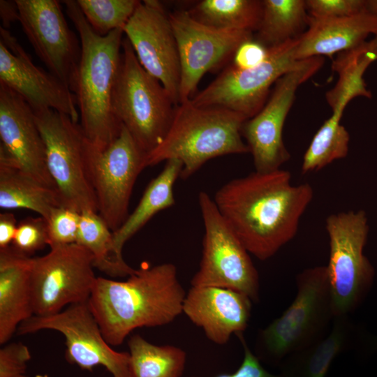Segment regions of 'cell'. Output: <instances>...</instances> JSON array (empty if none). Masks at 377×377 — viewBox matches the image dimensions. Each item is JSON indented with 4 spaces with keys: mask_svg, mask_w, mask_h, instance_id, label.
<instances>
[{
    "mask_svg": "<svg viewBox=\"0 0 377 377\" xmlns=\"http://www.w3.org/2000/svg\"><path fill=\"white\" fill-rule=\"evenodd\" d=\"M313 195L309 184H293L290 172L281 168L232 179L213 200L248 252L265 260L296 235Z\"/></svg>",
    "mask_w": 377,
    "mask_h": 377,
    "instance_id": "obj_1",
    "label": "cell"
},
{
    "mask_svg": "<svg viewBox=\"0 0 377 377\" xmlns=\"http://www.w3.org/2000/svg\"><path fill=\"white\" fill-rule=\"evenodd\" d=\"M186 295L174 264L142 265L126 281L97 277L88 304L105 339L119 346L137 328L172 322Z\"/></svg>",
    "mask_w": 377,
    "mask_h": 377,
    "instance_id": "obj_2",
    "label": "cell"
},
{
    "mask_svg": "<svg viewBox=\"0 0 377 377\" xmlns=\"http://www.w3.org/2000/svg\"><path fill=\"white\" fill-rule=\"evenodd\" d=\"M62 2L80 38L81 57L71 89L80 111V126L89 142L104 149L119 136L122 127L113 113L112 98L124 31L118 29L101 36L91 27L76 1Z\"/></svg>",
    "mask_w": 377,
    "mask_h": 377,
    "instance_id": "obj_3",
    "label": "cell"
},
{
    "mask_svg": "<svg viewBox=\"0 0 377 377\" xmlns=\"http://www.w3.org/2000/svg\"><path fill=\"white\" fill-rule=\"evenodd\" d=\"M246 120L223 108L199 107L191 99L182 101L162 142L147 154L145 166L177 159L183 164L180 178L186 179L212 158L249 153L241 133Z\"/></svg>",
    "mask_w": 377,
    "mask_h": 377,
    "instance_id": "obj_4",
    "label": "cell"
},
{
    "mask_svg": "<svg viewBox=\"0 0 377 377\" xmlns=\"http://www.w3.org/2000/svg\"><path fill=\"white\" fill-rule=\"evenodd\" d=\"M296 285L291 304L258 334L259 360L279 365L291 353L323 339L331 329L335 313L326 266L303 270Z\"/></svg>",
    "mask_w": 377,
    "mask_h": 377,
    "instance_id": "obj_5",
    "label": "cell"
},
{
    "mask_svg": "<svg viewBox=\"0 0 377 377\" xmlns=\"http://www.w3.org/2000/svg\"><path fill=\"white\" fill-rule=\"evenodd\" d=\"M177 105L162 84L141 66L128 40L123 38L112 111L147 154L165 138Z\"/></svg>",
    "mask_w": 377,
    "mask_h": 377,
    "instance_id": "obj_6",
    "label": "cell"
},
{
    "mask_svg": "<svg viewBox=\"0 0 377 377\" xmlns=\"http://www.w3.org/2000/svg\"><path fill=\"white\" fill-rule=\"evenodd\" d=\"M330 254L326 266L336 316H349L372 285L374 269L364 254L369 226L360 209L329 215L325 221Z\"/></svg>",
    "mask_w": 377,
    "mask_h": 377,
    "instance_id": "obj_7",
    "label": "cell"
},
{
    "mask_svg": "<svg viewBox=\"0 0 377 377\" xmlns=\"http://www.w3.org/2000/svg\"><path fill=\"white\" fill-rule=\"evenodd\" d=\"M198 204L205 231L202 258L191 286L230 289L258 301L259 276L249 253L207 192L199 193Z\"/></svg>",
    "mask_w": 377,
    "mask_h": 377,
    "instance_id": "obj_8",
    "label": "cell"
},
{
    "mask_svg": "<svg viewBox=\"0 0 377 377\" xmlns=\"http://www.w3.org/2000/svg\"><path fill=\"white\" fill-rule=\"evenodd\" d=\"M146 156L123 126L119 136L104 149L85 138L86 170L96 195L98 214L112 232L129 215L130 198L139 174L146 168Z\"/></svg>",
    "mask_w": 377,
    "mask_h": 377,
    "instance_id": "obj_9",
    "label": "cell"
},
{
    "mask_svg": "<svg viewBox=\"0 0 377 377\" xmlns=\"http://www.w3.org/2000/svg\"><path fill=\"white\" fill-rule=\"evenodd\" d=\"M34 112L45 146L47 170L63 206L80 213H98L96 195L86 170L85 136L80 125L54 110Z\"/></svg>",
    "mask_w": 377,
    "mask_h": 377,
    "instance_id": "obj_10",
    "label": "cell"
},
{
    "mask_svg": "<svg viewBox=\"0 0 377 377\" xmlns=\"http://www.w3.org/2000/svg\"><path fill=\"white\" fill-rule=\"evenodd\" d=\"M297 40L269 48L267 59L249 69L227 67L205 89L191 98L199 107H219L250 119L267 102L271 87L285 74L297 68L302 60L295 57Z\"/></svg>",
    "mask_w": 377,
    "mask_h": 377,
    "instance_id": "obj_11",
    "label": "cell"
},
{
    "mask_svg": "<svg viewBox=\"0 0 377 377\" xmlns=\"http://www.w3.org/2000/svg\"><path fill=\"white\" fill-rule=\"evenodd\" d=\"M94 267L92 254L77 243L52 247L46 255L33 258L34 315L50 316L67 305L88 302L97 279Z\"/></svg>",
    "mask_w": 377,
    "mask_h": 377,
    "instance_id": "obj_12",
    "label": "cell"
},
{
    "mask_svg": "<svg viewBox=\"0 0 377 377\" xmlns=\"http://www.w3.org/2000/svg\"><path fill=\"white\" fill-rule=\"evenodd\" d=\"M323 64L321 57L302 60L297 68L276 82L263 108L244 122L241 133L252 155L255 171L279 170L290 158L283 140L286 119L299 87L316 74Z\"/></svg>",
    "mask_w": 377,
    "mask_h": 377,
    "instance_id": "obj_13",
    "label": "cell"
},
{
    "mask_svg": "<svg viewBox=\"0 0 377 377\" xmlns=\"http://www.w3.org/2000/svg\"><path fill=\"white\" fill-rule=\"evenodd\" d=\"M42 330L59 332L65 338V357L71 364L92 371L103 366L113 377H131L130 354L112 349L105 339L88 302L68 306L55 314L34 315L22 323L17 334L24 335Z\"/></svg>",
    "mask_w": 377,
    "mask_h": 377,
    "instance_id": "obj_14",
    "label": "cell"
},
{
    "mask_svg": "<svg viewBox=\"0 0 377 377\" xmlns=\"http://www.w3.org/2000/svg\"><path fill=\"white\" fill-rule=\"evenodd\" d=\"M123 31L141 66L179 105V54L169 14L162 3L156 0L140 1Z\"/></svg>",
    "mask_w": 377,
    "mask_h": 377,
    "instance_id": "obj_15",
    "label": "cell"
},
{
    "mask_svg": "<svg viewBox=\"0 0 377 377\" xmlns=\"http://www.w3.org/2000/svg\"><path fill=\"white\" fill-rule=\"evenodd\" d=\"M177 40L181 66L180 102L191 99L202 76L232 58L236 50L253 33L224 31L193 19L186 10L169 13Z\"/></svg>",
    "mask_w": 377,
    "mask_h": 377,
    "instance_id": "obj_16",
    "label": "cell"
},
{
    "mask_svg": "<svg viewBox=\"0 0 377 377\" xmlns=\"http://www.w3.org/2000/svg\"><path fill=\"white\" fill-rule=\"evenodd\" d=\"M20 22L49 72L71 91L81 57V45L69 29L56 0H15Z\"/></svg>",
    "mask_w": 377,
    "mask_h": 377,
    "instance_id": "obj_17",
    "label": "cell"
},
{
    "mask_svg": "<svg viewBox=\"0 0 377 377\" xmlns=\"http://www.w3.org/2000/svg\"><path fill=\"white\" fill-rule=\"evenodd\" d=\"M0 83L22 97L34 111L54 110L77 123L75 95L59 78L36 66L8 29L0 27Z\"/></svg>",
    "mask_w": 377,
    "mask_h": 377,
    "instance_id": "obj_18",
    "label": "cell"
},
{
    "mask_svg": "<svg viewBox=\"0 0 377 377\" xmlns=\"http://www.w3.org/2000/svg\"><path fill=\"white\" fill-rule=\"evenodd\" d=\"M0 159L57 190L46 163L45 146L35 114L26 101L0 83Z\"/></svg>",
    "mask_w": 377,
    "mask_h": 377,
    "instance_id": "obj_19",
    "label": "cell"
},
{
    "mask_svg": "<svg viewBox=\"0 0 377 377\" xmlns=\"http://www.w3.org/2000/svg\"><path fill=\"white\" fill-rule=\"evenodd\" d=\"M251 300L237 291L212 286H192L186 295L182 313L204 331L209 340L226 343L232 334L246 330Z\"/></svg>",
    "mask_w": 377,
    "mask_h": 377,
    "instance_id": "obj_20",
    "label": "cell"
},
{
    "mask_svg": "<svg viewBox=\"0 0 377 377\" xmlns=\"http://www.w3.org/2000/svg\"><path fill=\"white\" fill-rule=\"evenodd\" d=\"M369 36L377 37V17L366 10L343 17H309L306 30L297 40L295 57H332L360 46Z\"/></svg>",
    "mask_w": 377,
    "mask_h": 377,
    "instance_id": "obj_21",
    "label": "cell"
},
{
    "mask_svg": "<svg viewBox=\"0 0 377 377\" xmlns=\"http://www.w3.org/2000/svg\"><path fill=\"white\" fill-rule=\"evenodd\" d=\"M33 258L12 246L0 249V343L34 315L31 272Z\"/></svg>",
    "mask_w": 377,
    "mask_h": 377,
    "instance_id": "obj_22",
    "label": "cell"
},
{
    "mask_svg": "<svg viewBox=\"0 0 377 377\" xmlns=\"http://www.w3.org/2000/svg\"><path fill=\"white\" fill-rule=\"evenodd\" d=\"M355 328L349 316H336L320 341L287 356L279 364L281 377H325L334 359L354 343Z\"/></svg>",
    "mask_w": 377,
    "mask_h": 377,
    "instance_id": "obj_23",
    "label": "cell"
},
{
    "mask_svg": "<svg viewBox=\"0 0 377 377\" xmlns=\"http://www.w3.org/2000/svg\"><path fill=\"white\" fill-rule=\"evenodd\" d=\"M182 163L170 159L161 172L148 184L138 205L124 223L112 232L113 251L116 257L124 260L122 249L126 242L138 232L158 212L175 203L173 187L180 177Z\"/></svg>",
    "mask_w": 377,
    "mask_h": 377,
    "instance_id": "obj_24",
    "label": "cell"
},
{
    "mask_svg": "<svg viewBox=\"0 0 377 377\" xmlns=\"http://www.w3.org/2000/svg\"><path fill=\"white\" fill-rule=\"evenodd\" d=\"M63 206L58 191L49 188L21 170L0 159V207L27 209L46 220L52 212Z\"/></svg>",
    "mask_w": 377,
    "mask_h": 377,
    "instance_id": "obj_25",
    "label": "cell"
},
{
    "mask_svg": "<svg viewBox=\"0 0 377 377\" xmlns=\"http://www.w3.org/2000/svg\"><path fill=\"white\" fill-rule=\"evenodd\" d=\"M376 60L377 37L339 53L334 59L332 69L339 74V80L326 94L327 101L332 112H343L348 103L356 97L371 98L363 75L369 66Z\"/></svg>",
    "mask_w": 377,
    "mask_h": 377,
    "instance_id": "obj_26",
    "label": "cell"
},
{
    "mask_svg": "<svg viewBox=\"0 0 377 377\" xmlns=\"http://www.w3.org/2000/svg\"><path fill=\"white\" fill-rule=\"evenodd\" d=\"M309 15L304 0H263L260 24L253 38L272 48L300 38Z\"/></svg>",
    "mask_w": 377,
    "mask_h": 377,
    "instance_id": "obj_27",
    "label": "cell"
},
{
    "mask_svg": "<svg viewBox=\"0 0 377 377\" xmlns=\"http://www.w3.org/2000/svg\"><path fill=\"white\" fill-rule=\"evenodd\" d=\"M187 10L193 19L207 27L253 33L260 22L263 1L202 0Z\"/></svg>",
    "mask_w": 377,
    "mask_h": 377,
    "instance_id": "obj_28",
    "label": "cell"
},
{
    "mask_svg": "<svg viewBox=\"0 0 377 377\" xmlns=\"http://www.w3.org/2000/svg\"><path fill=\"white\" fill-rule=\"evenodd\" d=\"M131 377H181L186 353L172 345H155L135 334L128 342Z\"/></svg>",
    "mask_w": 377,
    "mask_h": 377,
    "instance_id": "obj_29",
    "label": "cell"
},
{
    "mask_svg": "<svg viewBox=\"0 0 377 377\" xmlns=\"http://www.w3.org/2000/svg\"><path fill=\"white\" fill-rule=\"evenodd\" d=\"M76 243L86 248L94 257V266L112 277L129 276L136 269L114 255L112 232L97 213H80Z\"/></svg>",
    "mask_w": 377,
    "mask_h": 377,
    "instance_id": "obj_30",
    "label": "cell"
},
{
    "mask_svg": "<svg viewBox=\"0 0 377 377\" xmlns=\"http://www.w3.org/2000/svg\"><path fill=\"white\" fill-rule=\"evenodd\" d=\"M343 113L333 111L313 135L303 156V174L318 171L348 155L350 135L341 124Z\"/></svg>",
    "mask_w": 377,
    "mask_h": 377,
    "instance_id": "obj_31",
    "label": "cell"
},
{
    "mask_svg": "<svg viewBox=\"0 0 377 377\" xmlns=\"http://www.w3.org/2000/svg\"><path fill=\"white\" fill-rule=\"evenodd\" d=\"M87 21L101 36L123 29L139 5L137 0H77Z\"/></svg>",
    "mask_w": 377,
    "mask_h": 377,
    "instance_id": "obj_32",
    "label": "cell"
},
{
    "mask_svg": "<svg viewBox=\"0 0 377 377\" xmlns=\"http://www.w3.org/2000/svg\"><path fill=\"white\" fill-rule=\"evenodd\" d=\"M80 213L64 206L54 209L47 221L50 248L76 243Z\"/></svg>",
    "mask_w": 377,
    "mask_h": 377,
    "instance_id": "obj_33",
    "label": "cell"
},
{
    "mask_svg": "<svg viewBox=\"0 0 377 377\" xmlns=\"http://www.w3.org/2000/svg\"><path fill=\"white\" fill-rule=\"evenodd\" d=\"M48 245L47 221L42 216L27 218L18 225L12 246L30 256Z\"/></svg>",
    "mask_w": 377,
    "mask_h": 377,
    "instance_id": "obj_34",
    "label": "cell"
},
{
    "mask_svg": "<svg viewBox=\"0 0 377 377\" xmlns=\"http://www.w3.org/2000/svg\"><path fill=\"white\" fill-rule=\"evenodd\" d=\"M309 17L316 19L337 18L365 11V0H307Z\"/></svg>",
    "mask_w": 377,
    "mask_h": 377,
    "instance_id": "obj_35",
    "label": "cell"
},
{
    "mask_svg": "<svg viewBox=\"0 0 377 377\" xmlns=\"http://www.w3.org/2000/svg\"><path fill=\"white\" fill-rule=\"evenodd\" d=\"M31 356L21 342L11 343L0 349V377H14L25 373Z\"/></svg>",
    "mask_w": 377,
    "mask_h": 377,
    "instance_id": "obj_36",
    "label": "cell"
},
{
    "mask_svg": "<svg viewBox=\"0 0 377 377\" xmlns=\"http://www.w3.org/2000/svg\"><path fill=\"white\" fill-rule=\"evenodd\" d=\"M269 54V48L253 38L244 41L232 57V65L238 69H249L263 63Z\"/></svg>",
    "mask_w": 377,
    "mask_h": 377,
    "instance_id": "obj_37",
    "label": "cell"
},
{
    "mask_svg": "<svg viewBox=\"0 0 377 377\" xmlns=\"http://www.w3.org/2000/svg\"><path fill=\"white\" fill-rule=\"evenodd\" d=\"M237 336L244 348V359L241 365L234 373L219 374L216 377H281L280 375H274L265 370L262 367L258 357L247 346L242 334Z\"/></svg>",
    "mask_w": 377,
    "mask_h": 377,
    "instance_id": "obj_38",
    "label": "cell"
},
{
    "mask_svg": "<svg viewBox=\"0 0 377 377\" xmlns=\"http://www.w3.org/2000/svg\"><path fill=\"white\" fill-rule=\"evenodd\" d=\"M17 228L13 214L5 212L0 214V249L8 247L13 243Z\"/></svg>",
    "mask_w": 377,
    "mask_h": 377,
    "instance_id": "obj_39",
    "label": "cell"
},
{
    "mask_svg": "<svg viewBox=\"0 0 377 377\" xmlns=\"http://www.w3.org/2000/svg\"><path fill=\"white\" fill-rule=\"evenodd\" d=\"M0 17L3 28L8 29L10 24L20 20V13L17 3L15 1H0Z\"/></svg>",
    "mask_w": 377,
    "mask_h": 377,
    "instance_id": "obj_40",
    "label": "cell"
},
{
    "mask_svg": "<svg viewBox=\"0 0 377 377\" xmlns=\"http://www.w3.org/2000/svg\"><path fill=\"white\" fill-rule=\"evenodd\" d=\"M365 10L377 17V0H365Z\"/></svg>",
    "mask_w": 377,
    "mask_h": 377,
    "instance_id": "obj_41",
    "label": "cell"
},
{
    "mask_svg": "<svg viewBox=\"0 0 377 377\" xmlns=\"http://www.w3.org/2000/svg\"><path fill=\"white\" fill-rule=\"evenodd\" d=\"M38 377H49L47 374H38Z\"/></svg>",
    "mask_w": 377,
    "mask_h": 377,
    "instance_id": "obj_42",
    "label": "cell"
},
{
    "mask_svg": "<svg viewBox=\"0 0 377 377\" xmlns=\"http://www.w3.org/2000/svg\"><path fill=\"white\" fill-rule=\"evenodd\" d=\"M14 377H28V376H25L24 374H22V375L16 376ZM35 377H38L37 375Z\"/></svg>",
    "mask_w": 377,
    "mask_h": 377,
    "instance_id": "obj_43",
    "label": "cell"
},
{
    "mask_svg": "<svg viewBox=\"0 0 377 377\" xmlns=\"http://www.w3.org/2000/svg\"><path fill=\"white\" fill-rule=\"evenodd\" d=\"M374 342H375V343L374 344V346H375V347L377 348V339H376L374 340Z\"/></svg>",
    "mask_w": 377,
    "mask_h": 377,
    "instance_id": "obj_44",
    "label": "cell"
}]
</instances>
